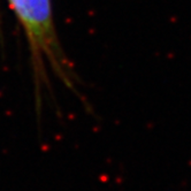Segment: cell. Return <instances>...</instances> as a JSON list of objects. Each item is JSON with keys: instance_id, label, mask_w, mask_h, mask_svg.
Masks as SVG:
<instances>
[{"instance_id": "1", "label": "cell", "mask_w": 191, "mask_h": 191, "mask_svg": "<svg viewBox=\"0 0 191 191\" xmlns=\"http://www.w3.org/2000/svg\"><path fill=\"white\" fill-rule=\"evenodd\" d=\"M24 31L30 55L35 108L42 117L45 95H52L50 71L82 101L80 80L58 38L51 0H8Z\"/></svg>"}]
</instances>
